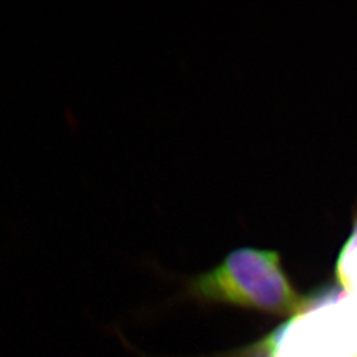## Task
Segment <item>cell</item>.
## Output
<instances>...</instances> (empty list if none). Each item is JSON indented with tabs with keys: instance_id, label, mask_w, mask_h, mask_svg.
<instances>
[{
	"instance_id": "obj_1",
	"label": "cell",
	"mask_w": 357,
	"mask_h": 357,
	"mask_svg": "<svg viewBox=\"0 0 357 357\" xmlns=\"http://www.w3.org/2000/svg\"><path fill=\"white\" fill-rule=\"evenodd\" d=\"M187 293L204 303H220L280 318H295L311 296L299 293L289 278L277 250L243 246L220 264L191 278Z\"/></svg>"
},
{
	"instance_id": "obj_2",
	"label": "cell",
	"mask_w": 357,
	"mask_h": 357,
	"mask_svg": "<svg viewBox=\"0 0 357 357\" xmlns=\"http://www.w3.org/2000/svg\"><path fill=\"white\" fill-rule=\"evenodd\" d=\"M336 275L343 286V291L357 296V221L352 236L339 257Z\"/></svg>"
}]
</instances>
